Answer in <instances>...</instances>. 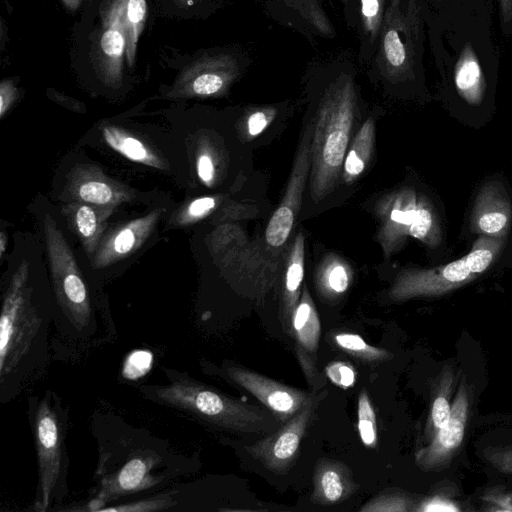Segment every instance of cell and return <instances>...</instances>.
Masks as SVG:
<instances>
[{
    "mask_svg": "<svg viewBox=\"0 0 512 512\" xmlns=\"http://www.w3.org/2000/svg\"><path fill=\"white\" fill-rule=\"evenodd\" d=\"M89 429L98 455L89 497L54 511L101 512L112 504L162 490L198 467L196 456L178 452L168 440L119 414L95 410Z\"/></svg>",
    "mask_w": 512,
    "mask_h": 512,
    "instance_id": "1",
    "label": "cell"
},
{
    "mask_svg": "<svg viewBox=\"0 0 512 512\" xmlns=\"http://www.w3.org/2000/svg\"><path fill=\"white\" fill-rule=\"evenodd\" d=\"M44 305L29 285L23 260L3 293L0 314V403L8 404L42 377L50 363L57 304Z\"/></svg>",
    "mask_w": 512,
    "mask_h": 512,
    "instance_id": "2",
    "label": "cell"
},
{
    "mask_svg": "<svg viewBox=\"0 0 512 512\" xmlns=\"http://www.w3.org/2000/svg\"><path fill=\"white\" fill-rule=\"evenodd\" d=\"M309 74L319 88L311 138L310 194L314 202L334 188L344 164L358 111L356 67L347 57L312 64Z\"/></svg>",
    "mask_w": 512,
    "mask_h": 512,
    "instance_id": "3",
    "label": "cell"
},
{
    "mask_svg": "<svg viewBox=\"0 0 512 512\" xmlns=\"http://www.w3.org/2000/svg\"><path fill=\"white\" fill-rule=\"evenodd\" d=\"M163 373L166 383L137 385L144 399L232 433L268 435L278 427L267 408L242 402L187 372L164 367Z\"/></svg>",
    "mask_w": 512,
    "mask_h": 512,
    "instance_id": "4",
    "label": "cell"
},
{
    "mask_svg": "<svg viewBox=\"0 0 512 512\" xmlns=\"http://www.w3.org/2000/svg\"><path fill=\"white\" fill-rule=\"evenodd\" d=\"M28 420L36 451L38 480L33 512L54 511L68 496L66 438L69 409L60 395L47 389L27 399Z\"/></svg>",
    "mask_w": 512,
    "mask_h": 512,
    "instance_id": "5",
    "label": "cell"
},
{
    "mask_svg": "<svg viewBox=\"0 0 512 512\" xmlns=\"http://www.w3.org/2000/svg\"><path fill=\"white\" fill-rule=\"evenodd\" d=\"M44 233L49 258L53 294L57 304L54 328L62 341L90 344L99 324L93 311L89 289L61 230L50 214L44 217Z\"/></svg>",
    "mask_w": 512,
    "mask_h": 512,
    "instance_id": "6",
    "label": "cell"
},
{
    "mask_svg": "<svg viewBox=\"0 0 512 512\" xmlns=\"http://www.w3.org/2000/svg\"><path fill=\"white\" fill-rule=\"evenodd\" d=\"M421 14L417 0H389L375 53L366 68L388 86L414 80L420 57Z\"/></svg>",
    "mask_w": 512,
    "mask_h": 512,
    "instance_id": "7",
    "label": "cell"
},
{
    "mask_svg": "<svg viewBox=\"0 0 512 512\" xmlns=\"http://www.w3.org/2000/svg\"><path fill=\"white\" fill-rule=\"evenodd\" d=\"M502 247V238L480 236L464 257L428 270H407L395 280L390 299L403 301L415 297L438 296L475 279L490 267Z\"/></svg>",
    "mask_w": 512,
    "mask_h": 512,
    "instance_id": "8",
    "label": "cell"
},
{
    "mask_svg": "<svg viewBox=\"0 0 512 512\" xmlns=\"http://www.w3.org/2000/svg\"><path fill=\"white\" fill-rule=\"evenodd\" d=\"M203 372L222 376L253 395L283 424L303 408L316 391L290 387L240 364L223 361L220 366L199 361Z\"/></svg>",
    "mask_w": 512,
    "mask_h": 512,
    "instance_id": "9",
    "label": "cell"
},
{
    "mask_svg": "<svg viewBox=\"0 0 512 512\" xmlns=\"http://www.w3.org/2000/svg\"><path fill=\"white\" fill-rule=\"evenodd\" d=\"M324 392H316L310 401L274 432L244 450L274 474L286 473L299 454L302 439L315 418Z\"/></svg>",
    "mask_w": 512,
    "mask_h": 512,
    "instance_id": "10",
    "label": "cell"
},
{
    "mask_svg": "<svg viewBox=\"0 0 512 512\" xmlns=\"http://www.w3.org/2000/svg\"><path fill=\"white\" fill-rule=\"evenodd\" d=\"M266 15L308 40L332 38L335 29L322 0H252Z\"/></svg>",
    "mask_w": 512,
    "mask_h": 512,
    "instance_id": "11",
    "label": "cell"
},
{
    "mask_svg": "<svg viewBox=\"0 0 512 512\" xmlns=\"http://www.w3.org/2000/svg\"><path fill=\"white\" fill-rule=\"evenodd\" d=\"M468 394L465 383L459 386L448 423L432 437L430 444L416 454V464L423 470L446 465L462 443L468 417Z\"/></svg>",
    "mask_w": 512,
    "mask_h": 512,
    "instance_id": "12",
    "label": "cell"
},
{
    "mask_svg": "<svg viewBox=\"0 0 512 512\" xmlns=\"http://www.w3.org/2000/svg\"><path fill=\"white\" fill-rule=\"evenodd\" d=\"M164 211L163 208L155 209L103 236L95 251L93 268H106L135 252L152 233Z\"/></svg>",
    "mask_w": 512,
    "mask_h": 512,
    "instance_id": "13",
    "label": "cell"
},
{
    "mask_svg": "<svg viewBox=\"0 0 512 512\" xmlns=\"http://www.w3.org/2000/svg\"><path fill=\"white\" fill-rule=\"evenodd\" d=\"M66 195L72 201L115 207L134 197L131 189L106 177L93 166H78L70 175Z\"/></svg>",
    "mask_w": 512,
    "mask_h": 512,
    "instance_id": "14",
    "label": "cell"
},
{
    "mask_svg": "<svg viewBox=\"0 0 512 512\" xmlns=\"http://www.w3.org/2000/svg\"><path fill=\"white\" fill-rule=\"evenodd\" d=\"M512 206L503 185L487 182L479 191L470 218V228L480 236L503 238L511 223Z\"/></svg>",
    "mask_w": 512,
    "mask_h": 512,
    "instance_id": "15",
    "label": "cell"
},
{
    "mask_svg": "<svg viewBox=\"0 0 512 512\" xmlns=\"http://www.w3.org/2000/svg\"><path fill=\"white\" fill-rule=\"evenodd\" d=\"M307 132L303 141L302 154L295 165L293 179L291 178L287 191L280 206L276 209L267 225L266 241L273 247L281 246L287 240L293 224L296 211L300 207L301 193L305 182V174L311 155L312 130L308 139Z\"/></svg>",
    "mask_w": 512,
    "mask_h": 512,
    "instance_id": "16",
    "label": "cell"
},
{
    "mask_svg": "<svg viewBox=\"0 0 512 512\" xmlns=\"http://www.w3.org/2000/svg\"><path fill=\"white\" fill-rule=\"evenodd\" d=\"M358 489L350 468L343 462L320 458L314 467L311 500L333 506L350 498Z\"/></svg>",
    "mask_w": 512,
    "mask_h": 512,
    "instance_id": "17",
    "label": "cell"
},
{
    "mask_svg": "<svg viewBox=\"0 0 512 512\" xmlns=\"http://www.w3.org/2000/svg\"><path fill=\"white\" fill-rule=\"evenodd\" d=\"M114 208L79 201L63 207L70 229L78 236L87 254L92 255L98 248Z\"/></svg>",
    "mask_w": 512,
    "mask_h": 512,
    "instance_id": "18",
    "label": "cell"
},
{
    "mask_svg": "<svg viewBox=\"0 0 512 512\" xmlns=\"http://www.w3.org/2000/svg\"><path fill=\"white\" fill-rule=\"evenodd\" d=\"M389 0H353V21L359 38L358 64L366 68L380 37Z\"/></svg>",
    "mask_w": 512,
    "mask_h": 512,
    "instance_id": "19",
    "label": "cell"
},
{
    "mask_svg": "<svg viewBox=\"0 0 512 512\" xmlns=\"http://www.w3.org/2000/svg\"><path fill=\"white\" fill-rule=\"evenodd\" d=\"M454 81L460 96L469 104L481 103L485 80L479 60L470 44L465 45L455 65Z\"/></svg>",
    "mask_w": 512,
    "mask_h": 512,
    "instance_id": "20",
    "label": "cell"
},
{
    "mask_svg": "<svg viewBox=\"0 0 512 512\" xmlns=\"http://www.w3.org/2000/svg\"><path fill=\"white\" fill-rule=\"evenodd\" d=\"M321 334V325L317 310L306 288L303 289L291 320L289 335L296 342V346L310 354L317 351Z\"/></svg>",
    "mask_w": 512,
    "mask_h": 512,
    "instance_id": "21",
    "label": "cell"
},
{
    "mask_svg": "<svg viewBox=\"0 0 512 512\" xmlns=\"http://www.w3.org/2000/svg\"><path fill=\"white\" fill-rule=\"evenodd\" d=\"M304 276V238L300 232L294 242L290 261L286 271L280 320L284 331L289 334L291 320L298 305L299 289Z\"/></svg>",
    "mask_w": 512,
    "mask_h": 512,
    "instance_id": "22",
    "label": "cell"
},
{
    "mask_svg": "<svg viewBox=\"0 0 512 512\" xmlns=\"http://www.w3.org/2000/svg\"><path fill=\"white\" fill-rule=\"evenodd\" d=\"M102 136L111 149L125 158L153 168L164 167L162 160L150 147L122 128L111 125L104 126Z\"/></svg>",
    "mask_w": 512,
    "mask_h": 512,
    "instance_id": "23",
    "label": "cell"
},
{
    "mask_svg": "<svg viewBox=\"0 0 512 512\" xmlns=\"http://www.w3.org/2000/svg\"><path fill=\"white\" fill-rule=\"evenodd\" d=\"M124 14L125 0H120L108 18L100 41L102 53L112 69H118L126 47Z\"/></svg>",
    "mask_w": 512,
    "mask_h": 512,
    "instance_id": "24",
    "label": "cell"
},
{
    "mask_svg": "<svg viewBox=\"0 0 512 512\" xmlns=\"http://www.w3.org/2000/svg\"><path fill=\"white\" fill-rule=\"evenodd\" d=\"M374 141V120L369 117L359 129L350 150L345 156L344 170L348 179L360 175L372 153Z\"/></svg>",
    "mask_w": 512,
    "mask_h": 512,
    "instance_id": "25",
    "label": "cell"
},
{
    "mask_svg": "<svg viewBox=\"0 0 512 512\" xmlns=\"http://www.w3.org/2000/svg\"><path fill=\"white\" fill-rule=\"evenodd\" d=\"M334 341L340 349L367 363L383 362L392 357L389 351L368 344L355 333H338L334 336Z\"/></svg>",
    "mask_w": 512,
    "mask_h": 512,
    "instance_id": "26",
    "label": "cell"
},
{
    "mask_svg": "<svg viewBox=\"0 0 512 512\" xmlns=\"http://www.w3.org/2000/svg\"><path fill=\"white\" fill-rule=\"evenodd\" d=\"M357 429L363 445L368 448L376 447L378 441L376 413L365 388L361 389L358 396Z\"/></svg>",
    "mask_w": 512,
    "mask_h": 512,
    "instance_id": "27",
    "label": "cell"
},
{
    "mask_svg": "<svg viewBox=\"0 0 512 512\" xmlns=\"http://www.w3.org/2000/svg\"><path fill=\"white\" fill-rule=\"evenodd\" d=\"M452 384V374L448 372L443 375L440 385L438 386L437 393L433 399L430 413V424L432 437L442 427H444L451 416V408L449 402V394Z\"/></svg>",
    "mask_w": 512,
    "mask_h": 512,
    "instance_id": "28",
    "label": "cell"
},
{
    "mask_svg": "<svg viewBox=\"0 0 512 512\" xmlns=\"http://www.w3.org/2000/svg\"><path fill=\"white\" fill-rule=\"evenodd\" d=\"M146 9L145 0H125L124 20L128 38L127 58L130 64L133 62L135 46L145 20Z\"/></svg>",
    "mask_w": 512,
    "mask_h": 512,
    "instance_id": "29",
    "label": "cell"
},
{
    "mask_svg": "<svg viewBox=\"0 0 512 512\" xmlns=\"http://www.w3.org/2000/svg\"><path fill=\"white\" fill-rule=\"evenodd\" d=\"M406 497L397 493H381L366 502L361 512H403L409 510Z\"/></svg>",
    "mask_w": 512,
    "mask_h": 512,
    "instance_id": "30",
    "label": "cell"
},
{
    "mask_svg": "<svg viewBox=\"0 0 512 512\" xmlns=\"http://www.w3.org/2000/svg\"><path fill=\"white\" fill-rule=\"evenodd\" d=\"M216 205L213 197H201L191 201L178 214L176 223L179 225H188L198 221L210 213Z\"/></svg>",
    "mask_w": 512,
    "mask_h": 512,
    "instance_id": "31",
    "label": "cell"
},
{
    "mask_svg": "<svg viewBox=\"0 0 512 512\" xmlns=\"http://www.w3.org/2000/svg\"><path fill=\"white\" fill-rule=\"evenodd\" d=\"M325 374L334 385L343 389L354 386L357 377L354 367L344 361L330 362L325 368Z\"/></svg>",
    "mask_w": 512,
    "mask_h": 512,
    "instance_id": "32",
    "label": "cell"
},
{
    "mask_svg": "<svg viewBox=\"0 0 512 512\" xmlns=\"http://www.w3.org/2000/svg\"><path fill=\"white\" fill-rule=\"evenodd\" d=\"M349 275L346 268L334 265L323 279V287L330 295L343 294L349 287Z\"/></svg>",
    "mask_w": 512,
    "mask_h": 512,
    "instance_id": "33",
    "label": "cell"
},
{
    "mask_svg": "<svg viewBox=\"0 0 512 512\" xmlns=\"http://www.w3.org/2000/svg\"><path fill=\"white\" fill-rule=\"evenodd\" d=\"M197 175L207 186L213 183L215 167L211 156L208 153H201L196 162Z\"/></svg>",
    "mask_w": 512,
    "mask_h": 512,
    "instance_id": "34",
    "label": "cell"
},
{
    "mask_svg": "<svg viewBox=\"0 0 512 512\" xmlns=\"http://www.w3.org/2000/svg\"><path fill=\"white\" fill-rule=\"evenodd\" d=\"M270 113L266 111L253 112L247 121L248 132L252 136L260 134L268 125Z\"/></svg>",
    "mask_w": 512,
    "mask_h": 512,
    "instance_id": "35",
    "label": "cell"
},
{
    "mask_svg": "<svg viewBox=\"0 0 512 512\" xmlns=\"http://www.w3.org/2000/svg\"><path fill=\"white\" fill-rule=\"evenodd\" d=\"M16 91L10 82H2L0 87V116L3 117L15 100Z\"/></svg>",
    "mask_w": 512,
    "mask_h": 512,
    "instance_id": "36",
    "label": "cell"
},
{
    "mask_svg": "<svg viewBox=\"0 0 512 512\" xmlns=\"http://www.w3.org/2000/svg\"><path fill=\"white\" fill-rule=\"evenodd\" d=\"M295 351L306 377L313 383L316 379L317 370L312 359L309 357L307 351L298 346H295Z\"/></svg>",
    "mask_w": 512,
    "mask_h": 512,
    "instance_id": "37",
    "label": "cell"
},
{
    "mask_svg": "<svg viewBox=\"0 0 512 512\" xmlns=\"http://www.w3.org/2000/svg\"><path fill=\"white\" fill-rule=\"evenodd\" d=\"M421 511H457L458 509L453 504L443 500L434 499L430 500L419 508Z\"/></svg>",
    "mask_w": 512,
    "mask_h": 512,
    "instance_id": "38",
    "label": "cell"
},
{
    "mask_svg": "<svg viewBox=\"0 0 512 512\" xmlns=\"http://www.w3.org/2000/svg\"><path fill=\"white\" fill-rule=\"evenodd\" d=\"M501 22L508 25L512 21V0H499Z\"/></svg>",
    "mask_w": 512,
    "mask_h": 512,
    "instance_id": "39",
    "label": "cell"
},
{
    "mask_svg": "<svg viewBox=\"0 0 512 512\" xmlns=\"http://www.w3.org/2000/svg\"><path fill=\"white\" fill-rule=\"evenodd\" d=\"M344 5L346 15L350 21L353 19V0H339Z\"/></svg>",
    "mask_w": 512,
    "mask_h": 512,
    "instance_id": "40",
    "label": "cell"
},
{
    "mask_svg": "<svg viewBox=\"0 0 512 512\" xmlns=\"http://www.w3.org/2000/svg\"><path fill=\"white\" fill-rule=\"evenodd\" d=\"M7 241H8V239H7L6 234L4 232H1L0 233V257L1 258L3 257V254L5 253Z\"/></svg>",
    "mask_w": 512,
    "mask_h": 512,
    "instance_id": "41",
    "label": "cell"
},
{
    "mask_svg": "<svg viewBox=\"0 0 512 512\" xmlns=\"http://www.w3.org/2000/svg\"><path fill=\"white\" fill-rule=\"evenodd\" d=\"M184 1H186L188 4H191V3H193L194 0H184Z\"/></svg>",
    "mask_w": 512,
    "mask_h": 512,
    "instance_id": "42",
    "label": "cell"
}]
</instances>
